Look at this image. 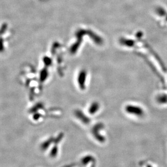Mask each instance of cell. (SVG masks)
<instances>
[{"label": "cell", "mask_w": 167, "mask_h": 167, "mask_svg": "<svg viewBox=\"0 0 167 167\" xmlns=\"http://www.w3.org/2000/svg\"><path fill=\"white\" fill-rule=\"evenodd\" d=\"M124 111L128 115L132 116L142 119L145 115V111L142 106L134 104H128L124 107Z\"/></svg>", "instance_id": "cell-1"}]
</instances>
